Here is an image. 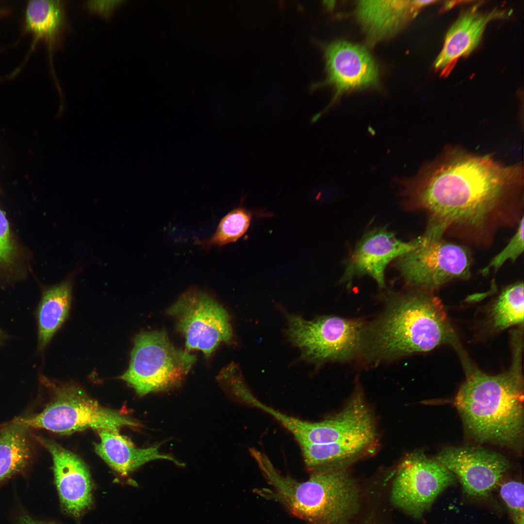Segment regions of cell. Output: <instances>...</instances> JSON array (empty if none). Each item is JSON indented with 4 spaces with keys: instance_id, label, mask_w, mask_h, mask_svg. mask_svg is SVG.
I'll use <instances>...</instances> for the list:
<instances>
[{
    "instance_id": "6da1fadb",
    "label": "cell",
    "mask_w": 524,
    "mask_h": 524,
    "mask_svg": "<svg viewBox=\"0 0 524 524\" xmlns=\"http://www.w3.org/2000/svg\"><path fill=\"white\" fill-rule=\"evenodd\" d=\"M519 165L448 147L416 175L396 179L403 205L430 214L427 228L443 234L451 227L480 229L523 186Z\"/></svg>"
},
{
    "instance_id": "7a4b0ae2",
    "label": "cell",
    "mask_w": 524,
    "mask_h": 524,
    "mask_svg": "<svg viewBox=\"0 0 524 524\" xmlns=\"http://www.w3.org/2000/svg\"><path fill=\"white\" fill-rule=\"evenodd\" d=\"M383 298V311L363 328L358 357L365 363L376 366L444 344H457L443 306L431 291H388Z\"/></svg>"
},
{
    "instance_id": "3957f363",
    "label": "cell",
    "mask_w": 524,
    "mask_h": 524,
    "mask_svg": "<svg viewBox=\"0 0 524 524\" xmlns=\"http://www.w3.org/2000/svg\"><path fill=\"white\" fill-rule=\"evenodd\" d=\"M514 341L510 367L495 376L474 365L458 348L466 378L455 404L466 430L481 442L513 446L523 440V343L520 337Z\"/></svg>"
},
{
    "instance_id": "277c9868",
    "label": "cell",
    "mask_w": 524,
    "mask_h": 524,
    "mask_svg": "<svg viewBox=\"0 0 524 524\" xmlns=\"http://www.w3.org/2000/svg\"><path fill=\"white\" fill-rule=\"evenodd\" d=\"M249 452L271 487L258 493L295 516L309 524H348L358 513L360 489L341 465L318 467L311 471L308 480L299 481L281 475L262 452L252 448Z\"/></svg>"
},
{
    "instance_id": "5b68a950",
    "label": "cell",
    "mask_w": 524,
    "mask_h": 524,
    "mask_svg": "<svg viewBox=\"0 0 524 524\" xmlns=\"http://www.w3.org/2000/svg\"><path fill=\"white\" fill-rule=\"evenodd\" d=\"M134 342L129 367L120 378L139 396L179 386L196 360L176 347L164 330L142 332Z\"/></svg>"
},
{
    "instance_id": "8992f818",
    "label": "cell",
    "mask_w": 524,
    "mask_h": 524,
    "mask_svg": "<svg viewBox=\"0 0 524 524\" xmlns=\"http://www.w3.org/2000/svg\"><path fill=\"white\" fill-rule=\"evenodd\" d=\"M52 388V400L41 412L16 419L29 428L45 429L60 434L88 428L118 433L124 426H140L125 414L101 406L76 385H54Z\"/></svg>"
},
{
    "instance_id": "52a82bcc",
    "label": "cell",
    "mask_w": 524,
    "mask_h": 524,
    "mask_svg": "<svg viewBox=\"0 0 524 524\" xmlns=\"http://www.w3.org/2000/svg\"><path fill=\"white\" fill-rule=\"evenodd\" d=\"M286 335L301 358L319 367L329 361H349L359 356L365 322L334 315L311 320L285 312Z\"/></svg>"
},
{
    "instance_id": "ba28073f",
    "label": "cell",
    "mask_w": 524,
    "mask_h": 524,
    "mask_svg": "<svg viewBox=\"0 0 524 524\" xmlns=\"http://www.w3.org/2000/svg\"><path fill=\"white\" fill-rule=\"evenodd\" d=\"M417 238L412 250L396 259L408 285L431 291L452 280L470 277L471 260L464 247L426 230Z\"/></svg>"
},
{
    "instance_id": "9c48e42d",
    "label": "cell",
    "mask_w": 524,
    "mask_h": 524,
    "mask_svg": "<svg viewBox=\"0 0 524 524\" xmlns=\"http://www.w3.org/2000/svg\"><path fill=\"white\" fill-rule=\"evenodd\" d=\"M175 318L187 351L198 350L208 357L233 332L229 314L211 295L196 289L184 293L167 310Z\"/></svg>"
},
{
    "instance_id": "30bf717a",
    "label": "cell",
    "mask_w": 524,
    "mask_h": 524,
    "mask_svg": "<svg viewBox=\"0 0 524 524\" xmlns=\"http://www.w3.org/2000/svg\"><path fill=\"white\" fill-rule=\"evenodd\" d=\"M455 481V475L435 459L415 453L400 465L393 484L391 501L397 508L420 518L440 493Z\"/></svg>"
},
{
    "instance_id": "8fae6325",
    "label": "cell",
    "mask_w": 524,
    "mask_h": 524,
    "mask_svg": "<svg viewBox=\"0 0 524 524\" xmlns=\"http://www.w3.org/2000/svg\"><path fill=\"white\" fill-rule=\"evenodd\" d=\"M434 459L458 478L466 494L475 498L488 497L509 467L501 455L471 447H447Z\"/></svg>"
},
{
    "instance_id": "7c38bea8",
    "label": "cell",
    "mask_w": 524,
    "mask_h": 524,
    "mask_svg": "<svg viewBox=\"0 0 524 524\" xmlns=\"http://www.w3.org/2000/svg\"><path fill=\"white\" fill-rule=\"evenodd\" d=\"M417 241V238L403 241L384 227L369 230L345 261L340 282L350 288L355 278L368 276L380 288H385V271L388 264L412 250Z\"/></svg>"
},
{
    "instance_id": "4fadbf2b",
    "label": "cell",
    "mask_w": 524,
    "mask_h": 524,
    "mask_svg": "<svg viewBox=\"0 0 524 524\" xmlns=\"http://www.w3.org/2000/svg\"><path fill=\"white\" fill-rule=\"evenodd\" d=\"M51 454L55 482L63 509L78 518L93 503V483L89 471L77 455L53 441L36 436Z\"/></svg>"
},
{
    "instance_id": "5bb4252c",
    "label": "cell",
    "mask_w": 524,
    "mask_h": 524,
    "mask_svg": "<svg viewBox=\"0 0 524 524\" xmlns=\"http://www.w3.org/2000/svg\"><path fill=\"white\" fill-rule=\"evenodd\" d=\"M325 56L328 73L325 82L336 90L333 100L343 92L377 84V67L364 48L336 41L326 47Z\"/></svg>"
},
{
    "instance_id": "9a60e30c",
    "label": "cell",
    "mask_w": 524,
    "mask_h": 524,
    "mask_svg": "<svg viewBox=\"0 0 524 524\" xmlns=\"http://www.w3.org/2000/svg\"><path fill=\"white\" fill-rule=\"evenodd\" d=\"M509 15L505 10L496 9L481 13L476 5L463 12L447 32L435 61V68L442 75L449 74L460 57L468 55L477 47L490 21Z\"/></svg>"
},
{
    "instance_id": "2e32d148",
    "label": "cell",
    "mask_w": 524,
    "mask_h": 524,
    "mask_svg": "<svg viewBox=\"0 0 524 524\" xmlns=\"http://www.w3.org/2000/svg\"><path fill=\"white\" fill-rule=\"evenodd\" d=\"M436 0H360L357 16L368 38L376 42L397 31L421 7Z\"/></svg>"
},
{
    "instance_id": "e0dca14e",
    "label": "cell",
    "mask_w": 524,
    "mask_h": 524,
    "mask_svg": "<svg viewBox=\"0 0 524 524\" xmlns=\"http://www.w3.org/2000/svg\"><path fill=\"white\" fill-rule=\"evenodd\" d=\"M100 442L95 445L98 455L112 469L122 475H127L145 463L156 459H166L177 465L182 464L169 455L161 454L159 445L139 448L117 432L99 429Z\"/></svg>"
},
{
    "instance_id": "ac0fdd59",
    "label": "cell",
    "mask_w": 524,
    "mask_h": 524,
    "mask_svg": "<svg viewBox=\"0 0 524 524\" xmlns=\"http://www.w3.org/2000/svg\"><path fill=\"white\" fill-rule=\"evenodd\" d=\"M24 28L47 45L49 57L59 46L67 28L65 4L59 0H32L26 4Z\"/></svg>"
},
{
    "instance_id": "d6986e66",
    "label": "cell",
    "mask_w": 524,
    "mask_h": 524,
    "mask_svg": "<svg viewBox=\"0 0 524 524\" xmlns=\"http://www.w3.org/2000/svg\"><path fill=\"white\" fill-rule=\"evenodd\" d=\"M72 283L70 279L45 291L37 311L38 346L43 350L66 319L70 308Z\"/></svg>"
},
{
    "instance_id": "ffe728a7",
    "label": "cell",
    "mask_w": 524,
    "mask_h": 524,
    "mask_svg": "<svg viewBox=\"0 0 524 524\" xmlns=\"http://www.w3.org/2000/svg\"><path fill=\"white\" fill-rule=\"evenodd\" d=\"M29 429L16 418L0 430V482L30 464L33 447Z\"/></svg>"
},
{
    "instance_id": "44dd1931",
    "label": "cell",
    "mask_w": 524,
    "mask_h": 524,
    "mask_svg": "<svg viewBox=\"0 0 524 524\" xmlns=\"http://www.w3.org/2000/svg\"><path fill=\"white\" fill-rule=\"evenodd\" d=\"M376 439L360 438L344 442L300 446L306 466L311 471L318 467L339 464L361 454Z\"/></svg>"
},
{
    "instance_id": "7402d4cb",
    "label": "cell",
    "mask_w": 524,
    "mask_h": 524,
    "mask_svg": "<svg viewBox=\"0 0 524 524\" xmlns=\"http://www.w3.org/2000/svg\"><path fill=\"white\" fill-rule=\"evenodd\" d=\"M524 288L523 282H518L506 287L501 292L489 312V323L493 330L501 331L523 325Z\"/></svg>"
},
{
    "instance_id": "603a6c76",
    "label": "cell",
    "mask_w": 524,
    "mask_h": 524,
    "mask_svg": "<svg viewBox=\"0 0 524 524\" xmlns=\"http://www.w3.org/2000/svg\"><path fill=\"white\" fill-rule=\"evenodd\" d=\"M251 219V213L246 209H233L221 220L213 235L200 245L208 249L236 242L247 230Z\"/></svg>"
},
{
    "instance_id": "cb8c5ba5",
    "label": "cell",
    "mask_w": 524,
    "mask_h": 524,
    "mask_svg": "<svg viewBox=\"0 0 524 524\" xmlns=\"http://www.w3.org/2000/svg\"><path fill=\"white\" fill-rule=\"evenodd\" d=\"M524 485L521 482L510 480L503 483L499 493L508 507L515 524H524Z\"/></svg>"
},
{
    "instance_id": "d4e9b609",
    "label": "cell",
    "mask_w": 524,
    "mask_h": 524,
    "mask_svg": "<svg viewBox=\"0 0 524 524\" xmlns=\"http://www.w3.org/2000/svg\"><path fill=\"white\" fill-rule=\"evenodd\" d=\"M524 217L520 221L519 226L515 234L511 238L508 244L496 255L482 270L481 273L486 275L492 269L496 271L507 261H515L524 251Z\"/></svg>"
},
{
    "instance_id": "484cf974",
    "label": "cell",
    "mask_w": 524,
    "mask_h": 524,
    "mask_svg": "<svg viewBox=\"0 0 524 524\" xmlns=\"http://www.w3.org/2000/svg\"><path fill=\"white\" fill-rule=\"evenodd\" d=\"M15 247L12 240L9 225L4 212L0 209V264L12 262Z\"/></svg>"
},
{
    "instance_id": "4316f807",
    "label": "cell",
    "mask_w": 524,
    "mask_h": 524,
    "mask_svg": "<svg viewBox=\"0 0 524 524\" xmlns=\"http://www.w3.org/2000/svg\"><path fill=\"white\" fill-rule=\"evenodd\" d=\"M119 1H104L103 3L102 1H89L86 5L90 10L98 12L105 16H108L115 7L119 4L120 2H117Z\"/></svg>"
},
{
    "instance_id": "83f0119b",
    "label": "cell",
    "mask_w": 524,
    "mask_h": 524,
    "mask_svg": "<svg viewBox=\"0 0 524 524\" xmlns=\"http://www.w3.org/2000/svg\"><path fill=\"white\" fill-rule=\"evenodd\" d=\"M17 524H52L36 520L25 512L21 513L18 517Z\"/></svg>"
},
{
    "instance_id": "f1b7e54d",
    "label": "cell",
    "mask_w": 524,
    "mask_h": 524,
    "mask_svg": "<svg viewBox=\"0 0 524 524\" xmlns=\"http://www.w3.org/2000/svg\"><path fill=\"white\" fill-rule=\"evenodd\" d=\"M359 524H375V522L372 518H369L363 522H361Z\"/></svg>"
},
{
    "instance_id": "f546056e",
    "label": "cell",
    "mask_w": 524,
    "mask_h": 524,
    "mask_svg": "<svg viewBox=\"0 0 524 524\" xmlns=\"http://www.w3.org/2000/svg\"><path fill=\"white\" fill-rule=\"evenodd\" d=\"M5 12H4V10H0V16L2 15L3 14V13H4Z\"/></svg>"
}]
</instances>
